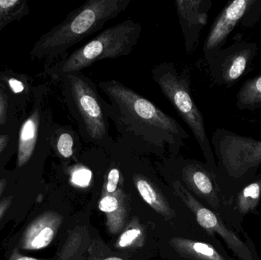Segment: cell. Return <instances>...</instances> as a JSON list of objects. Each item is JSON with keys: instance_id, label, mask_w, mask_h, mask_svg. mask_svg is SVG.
<instances>
[{"instance_id": "d4e9b609", "label": "cell", "mask_w": 261, "mask_h": 260, "mask_svg": "<svg viewBox=\"0 0 261 260\" xmlns=\"http://www.w3.org/2000/svg\"><path fill=\"white\" fill-rule=\"evenodd\" d=\"M9 260H41L36 258L31 257V256H24L21 254L18 250H15L11 254Z\"/></svg>"}, {"instance_id": "4316f807", "label": "cell", "mask_w": 261, "mask_h": 260, "mask_svg": "<svg viewBox=\"0 0 261 260\" xmlns=\"http://www.w3.org/2000/svg\"><path fill=\"white\" fill-rule=\"evenodd\" d=\"M6 180H0V196L3 194V191L6 189Z\"/></svg>"}, {"instance_id": "7a4b0ae2", "label": "cell", "mask_w": 261, "mask_h": 260, "mask_svg": "<svg viewBox=\"0 0 261 260\" xmlns=\"http://www.w3.org/2000/svg\"><path fill=\"white\" fill-rule=\"evenodd\" d=\"M65 94L84 141L111 152L116 143L110 133V105L97 85L82 73L65 75Z\"/></svg>"}, {"instance_id": "52a82bcc", "label": "cell", "mask_w": 261, "mask_h": 260, "mask_svg": "<svg viewBox=\"0 0 261 260\" xmlns=\"http://www.w3.org/2000/svg\"><path fill=\"white\" fill-rule=\"evenodd\" d=\"M261 16V0H234L229 2L218 15L213 23L204 42L205 61L222 50L239 23L250 27Z\"/></svg>"}, {"instance_id": "30bf717a", "label": "cell", "mask_w": 261, "mask_h": 260, "mask_svg": "<svg viewBox=\"0 0 261 260\" xmlns=\"http://www.w3.org/2000/svg\"><path fill=\"white\" fill-rule=\"evenodd\" d=\"M176 14L182 29L186 51L192 53L199 44L201 32L208 22L211 0H176Z\"/></svg>"}, {"instance_id": "7c38bea8", "label": "cell", "mask_w": 261, "mask_h": 260, "mask_svg": "<svg viewBox=\"0 0 261 260\" xmlns=\"http://www.w3.org/2000/svg\"><path fill=\"white\" fill-rule=\"evenodd\" d=\"M182 168V177L196 193L203 197L213 207L219 206V198L215 190L211 174L202 163L197 161H186Z\"/></svg>"}, {"instance_id": "3957f363", "label": "cell", "mask_w": 261, "mask_h": 260, "mask_svg": "<svg viewBox=\"0 0 261 260\" xmlns=\"http://www.w3.org/2000/svg\"><path fill=\"white\" fill-rule=\"evenodd\" d=\"M151 75L161 93L190 128L205 158L214 163L203 115L192 96L190 70H179L173 63L163 62L152 69Z\"/></svg>"}, {"instance_id": "5b68a950", "label": "cell", "mask_w": 261, "mask_h": 260, "mask_svg": "<svg viewBox=\"0 0 261 260\" xmlns=\"http://www.w3.org/2000/svg\"><path fill=\"white\" fill-rule=\"evenodd\" d=\"M132 0H88L73 11L55 31L47 46L64 51L100 31L128 7Z\"/></svg>"}, {"instance_id": "83f0119b", "label": "cell", "mask_w": 261, "mask_h": 260, "mask_svg": "<svg viewBox=\"0 0 261 260\" xmlns=\"http://www.w3.org/2000/svg\"><path fill=\"white\" fill-rule=\"evenodd\" d=\"M102 260H123V259H121V258H119V257H110V258H107V259H104Z\"/></svg>"}, {"instance_id": "ffe728a7", "label": "cell", "mask_w": 261, "mask_h": 260, "mask_svg": "<svg viewBox=\"0 0 261 260\" xmlns=\"http://www.w3.org/2000/svg\"><path fill=\"white\" fill-rule=\"evenodd\" d=\"M143 238L142 230L140 227H128L119 238L117 247L119 248H127L137 245Z\"/></svg>"}, {"instance_id": "484cf974", "label": "cell", "mask_w": 261, "mask_h": 260, "mask_svg": "<svg viewBox=\"0 0 261 260\" xmlns=\"http://www.w3.org/2000/svg\"><path fill=\"white\" fill-rule=\"evenodd\" d=\"M18 3L17 0H0V7L3 9H8Z\"/></svg>"}, {"instance_id": "5bb4252c", "label": "cell", "mask_w": 261, "mask_h": 260, "mask_svg": "<svg viewBox=\"0 0 261 260\" xmlns=\"http://www.w3.org/2000/svg\"><path fill=\"white\" fill-rule=\"evenodd\" d=\"M170 244L184 257L192 260H225V258L210 244L184 238H174Z\"/></svg>"}, {"instance_id": "d6986e66", "label": "cell", "mask_w": 261, "mask_h": 260, "mask_svg": "<svg viewBox=\"0 0 261 260\" xmlns=\"http://www.w3.org/2000/svg\"><path fill=\"white\" fill-rule=\"evenodd\" d=\"M261 195V178L247 186L241 192L237 200L239 212L247 214L254 210L260 201Z\"/></svg>"}, {"instance_id": "4fadbf2b", "label": "cell", "mask_w": 261, "mask_h": 260, "mask_svg": "<svg viewBox=\"0 0 261 260\" xmlns=\"http://www.w3.org/2000/svg\"><path fill=\"white\" fill-rule=\"evenodd\" d=\"M99 209L107 216V227L112 235L119 233L125 226L127 218L125 195L121 190L113 195L104 194L99 203Z\"/></svg>"}, {"instance_id": "9c48e42d", "label": "cell", "mask_w": 261, "mask_h": 260, "mask_svg": "<svg viewBox=\"0 0 261 260\" xmlns=\"http://www.w3.org/2000/svg\"><path fill=\"white\" fill-rule=\"evenodd\" d=\"M173 188L182 201L190 208L196 216V221L201 227L208 232L217 233L226 243L228 247L242 260H252L249 249L241 241L234 232L227 228L222 220L210 209L202 206L178 180L173 182Z\"/></svg>"}, {"instance_id": "277c9868", "label": "cell", "mask_w": 261, "mask_h": 260, "mask_svg": "<svg viewBox=\"0 0 261 260\" xmlns=\"http://www.w3.org/2000/svg\"><path fill=\"white\" fill-rule=\"evenodd\" d=\"M141 32V24L130 18L110 26L70 53L58 67V73L64 76L81 73L99 61L128 56Z\"/></svg>"}, {"instance_id": "ac0fdd59", "label": "cell", "mask_w": 261, "mask_h": 260, "mask_svg": "<svg viewBox=\"0 0 261 260\" xmlns=\"http://www.w3.org/2000/svg\"><path fill=\"white\" fill-rule=\"evenodd\" d=\"M37 128L32 119L26 121L20 134V148L18 154V166L27 163L32 155L36 140Z\"/></svg>"}, {"instance_id": "603a6c76", "label": "cell", "mask_w": 261, "mask_h": 260, "mask_svg": "<svg viewBox=\"0 0 261 260\" xmlns=\"http://www.w3.org/2000/svg\"><path fill=\"white\" fill-rule=\"evenodd\" d=\"M12 201V196L7 197L4 199L0 201V220L3 218V215L7 212L9 208L10 207Z\"/></svg>"}, {"instance_id": "8fae6325", "label": "cell", "mask_w": 261, "mask_h": 260, "mask_svg": "<svg viewBox=\"0 0 261 260\" xmlns=\"http://www.w3.org/2000/svg\"><path fill=\"white\" fill-rule=\"evenodd\" d=\"M63 218L55 212H46L28 226L20 241L22 250H39L51 244L62 224Z\"/></svg>"}, {"instance_id": "e0dca14e", "label": "cell", "mask_w": 261, "mask_h": 260, "mask_svg": "<svg viewBox=\"0 0 261 260\" xmlns=\"http://www.w3.org/2000/svg\"><path fill=\"white\" fill-rule=\"evenodd\" d=\"M82 140L79 132L71 128L61 131L56 140L57 151L66 160L73 158L82 148Z\"/></svg>"}, {"instance_id": "6da1fadb", "label": "cell", "mask_w": 261, "mask_h": 260, "mask_svg": "<svg viewBox=\"0 0 261 260\" xmlns=\"http://www.w3.org/2000/svg\"><path fill=\"white\" fill-rule=\"evenodd\" d=\"M99 87L110 100L117 141L133 152L176 154L190 138L174 118L119 80L100 81Z\"/></svg>"}, {"instance_id": "2e32d148", "label": "cell", "mask_w": 261, "mask_h": 260, "mask_svg": "<svg viewBox=\"0 0 261 260\" xmlns=\"http://www.w3.org/2000/svg\"><path fill=\"white\" fill-rule=\"evenodd\" d=\"M236 106L240 110L261 111V74L245 81L238 93Z\"/></svg>"}, {"instance_id": "ba28073f", "label": "cell", "mask_w": 261, "mask_h": 260, "mask_svg": "<svg viewBox=\"0 0 261 260\" xmlns=\"http://www.w3.org/2000/svg\"><path fill=\"white\" fill-rule=\"evenodd\" d=\"M254 42H236L215 53L206 63L212 79L224 86H232L246 74L257 53Z\"/></svg>"}, {"instance_id": "44dd1931", "label": "cell", "mask_w": 261, "mask_h": 260, "mask_svg": "<svg viewBox=\"0 0 261 260\" xmlns=\"http://www.w3.org/2000/svg\"><path fill=\"white\" fill-rule=\"evenodd\" d=\"M113 166H111L107 172V181L104 186H105L104 194H108V195H113L117 192L118 186H119L121 176H122L119 167L115 166L116 165L115 163H113Z\"/></svg>"}, {"instance_id": "9a60e30c", "label": "cell", "mask_w": 261, "mask_h": 260, "mask_svg": "<svg viewBox=\"0 0 261 260\" xmlns=\"http://www.w3.org/2000/svg\"><path fill=\"white\" fill-rule=\"evenodd\" d=\"M133 181L141 198L152 209L167 218H172L175 216L174 212L170 209L168 203L150 183V180L143 174H135Z\"/></svg>"}, {"instance_id": "8992f818", "label": "cell", "mask_w": 261, "mask_h": 260, "mask_svg": "<svg viewBox=\"0 0 261 260\" xmlns=\"http://www.w3.org/2000/svg\"><path fill=\"white\" fill-rule=\"evenodd\" d=\"M212 145L221 169L233 180L251 175L261 165V140L217 128Z\"/></svg>"}, {"instance_id": "cb8c5ba5", "label": "cell", "mask_w": 261, "mask_h": 260, "mask_svg": "<svg viewBox=\"0 0 261 260\" xmlns=\"http://www.w3.org/2000/svg\"><path fill=\"white\" fill-rule=\"evenodd\" d=\"M9 85L15 93H19L24 90V85L20 81L15 79H11L9 80Z\"/></svg>"}, {"instance_id": "7402d4cb", "label": "cell", "mask_w": 261, "mask_h": 260, "mask_svg": "<svg viewBox=\"0 0 261 260\" xmlns=\"http://www.w3.org/2000/svg\"><path fill=\"white\" fill-rule=\"evenodd\" d=\"M93 172L85 166H78L72 172L71 182L80 187H87L90 185Z\"/></svg>"}]
</instances>
